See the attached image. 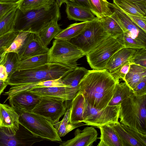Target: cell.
Returning <instances> with one entry per match:
<instances>
[{"instance_id": "1", "label": "cell", "mask_w": 146, "mask_h": 146, "mask_svg": "<svg viewBox=\"0 0 146 146\" xmlns=\"http://www.w3.org/2000/svg\"><path fill=\"white\" fill-rule=\"evenodd\" d=\"M117 83L106 70H88L79 83L77 93L94 108L106 107L113 96Z\"/></svg>"}, {"instance_id": "2", "label": "cell", "mask_w": 146, "mask_h": 146, "mask_svg": "<svg viewBox=\"0 0 146 146\" xmlns=\"http://www.w3.org/2000/svg\"><path fill=\"white\" fill-rule=\"evenodd\" d=\"M74 69L58 63H48L31 69L17 70L6 81L8 85L12 86L37 84L62 78Z\"/></svg>"}, {"instance_id": "3", "label": "cell", "mask_w": 146, "mask_h": 146, "mask_svg": "<svg viewBox=\"0 0 146 146\" xmlns=\"http://www.w3.org/2000/svg\"><path fill=\"white\" fill-rule=\"evenodd\" d=\"M59 7L56 1L38 8L23 13L19 10L15 30L38 33L51 22L61 19Z\"/></svg>"}, {"instance_id": "4", "label": "cell", "mask_w": 146, "mask_h": 146, "mask_svg": "<svg viewBox=\"0 0 146 146\" xmlns=\"http://www.w3.org/2000/svg\"><path fill=\"white\" fill-rule=\"evenodd\" d=\"M146 95L133 93L120 104L119 122L146 135Z\"/></svg>"}, {"instance_id": "5", "label": "cell", "mask_w": 146, "mask_h": 146, "mask_svg": "<svg viewBox=\"0 0 146 146\" xmlns=\"http://www.w3.org/2000/svg\"><path fill=\"white\" fill-rule=\"evenodd\" d=\"M14 109L18 115L19 123L33 134L46 140L62 141L54 125L47 119L31 112Z\"/></svg>"}, {"instance_id": "6", "label": "cell", "mask_w": 146, "mask_h": 146, "mask_svg": "<svg viewBox=\"0 0 146 146\" xmlns=\"http://www.w3.org/2000/svg\"><path fill=\"white\" fill-rule=\"evenodd\" d=\"M49 63L62 64L74 69L77 62L85 55L84 53L68 41L55 39L48 52Z\"/></svg>"}, {"instance_id": "7", "label": "cell", "mask_w": 146, "mask_h": 146, "mask_svg": "<svg viewBox=\"0 0 146 146\" xmlns=\"http://www.w3.org/2000/svg\"><path fill=\"white\" fill-rule=\"evenodd\" d=\"M124 47L117 39L108 36L86 55L87 61L93 70L104 69L111 57Z\"/></svg>"}, {"instance_id": "8", "label": "cell", "mask_w": 146, "mask_h": 146, "mask_svg": "<svg viewBox=\"0 0 146 146\" xmlns=\"http://www.w3.org/2000/svg\"><path fill=\"white\" fill-rule=\"evenodd\" d=\"M109 35L100 19L96 17L88 21L82 32L68 41L80 49L86 55Z\"/></svg>"}, {"instance_id": "9", "label": "cell", "mask_w": 146, "mask_h": 146, "mask_svg": "<svg viewBox=\"0 0 146 146\" xmlns=\"http://www.w3.org/2000/svg\"><path fill=\"white\" fill-rule=\"evenodd\" d=\"M120 105L107 106L100 109L94 108L85 100L82 122L86 125L98 127L118 121Z\"/></svg>"}, {"instance_id": "10", "label": "cell", "mask_w": 146, "mask_h": 146, "mask_svg": "<svg viewBox=\"0 0 146 146\" xmlns=\"http://www.w3.org/2000/svg\"><path fill=\"white\" fill-rule=\"evenodd\" d=\"M44 140H46L33 134L20 124L16 133L7 127H0V146H31Z\"/></svg>"}, {"instance_id": "11", "label": "cell", "mask_w": 146, "mask_h": 146, "mask_svg": "<svg viewBox=\"0 0 146 146\" xmlns=\"http://www.w3.org/2000/svg\"><path fill=\"white\" fill-rule=\"evenodd\" d=\"M40 97L39 102L30 112L45 118L54 125L66 112V101L54 98Z\"/></svg>"}, {"instance_id": "12", "label": "cell", "mask_w": 146, "mask_h": 146, "mask_svg": "<svg viewBox=\"0 0 146 146\" xmlns=\"http://www.w3.org/2000/svg\"><path fill=\"white\" fill-rule=\"evenodd\" d=\"M110 124L116 133L122 146H146V135L119 121Z\"/></svg>"}, {"instance_id": "13", "label": "cell", "mask_w": 146, "mask_h": 146, "mask_svg": "<svg viewBox=\"0 0 146 146\" xmlns=\"http://www.w3.org/2000/svg\"><path fill=\"white\" fill-rule=\"evenodd\" d=\"M49 49L43 42L38 33L31 32L17 54L20 61L47 53Z\"/></svg>"}, {"instance_id": "14", "label": "cell", "mask_w": 146, "mask_h": 146, "mask_svg": "<svg viewBox=\"0 0 146 146\" xmlns=\"http://www.w3.org/2000/svg\"><path fill=\"white\" fill-rule=\"evenodd\" d=\"M28 90L40 97L57 99L65 101L72 100L78 91V88L69 86L33 88Z\"/></svg>"}, {"instance_id": "15", "label": "cell", "mask_w": 146, "mask_h": 146, "mask_svg": "<svg viewBox=\"0 0 146 146\" xmlns=\"http://www.w3.org/2000/svg\"><path fill=\"white\" fill-rule=\"evenodd\" d=\"M41 99L40 96L25 90L11 96L8 100L10 105L14 109L30 112Z\"/></svg>"}, {"instance_id": "16", "label": "cell", "mask_w": 146, "mask_h": 146, "mask_svg": "<svg viewBox=\"0 0 146 146\" xmlns=\"http://www.w3.org/2000/svg\"><path fill=\"white\" fill-rule=\"evenodd\" d=\"M72 139L61 143L60 146H92L98 138L97 131L92 126L87 127L81 130L78 128Z\"/></svg>"}, {"instance_id": "17", "label": "cell", "mask_w": 146, "mask_h": 146, "mask_svg": "<svg viewBox=\"0 0 146 146\" xmlns=\"http://www.w3.org/2000/svg\"><path fill=\"white\" fill-rule=\"evenodd\" d=\"M19 117L10 105L0 103V127H5L16 133L19 127Z\"/></svg>"}, {"instance_id": "18", "label": "cell", "mask_w": 146, "mask_h": 146, "mask_svg": "<svg viewBox=\"0 0 146 146\" xmlns=\"http://www.w3.org/2000/svg\"><path fill=\"white\" fill-rule=\"evenodd\" d=\"M112 11L117 14L123 26L127 30L139 40L146 43V32L133 22L121 9L113 3H109Z\"/></svg>"}, {"instance_id": "19", "label": "cell", "mask_w": 146, "mask_h": 146, "mask_svg": "<svg viewBox=\"0 0 146 146\" xmlns=\"http://www.w3.org/2000/svg\"><path fill=\"white\" fill-rule=\"evenodd\" d=\"M137 49L125 47L120 49L111 57L105 69L110 74L115 72L121 66L129 62L130 58Z\"/></svg>"}, {"instance_id": "20", "label": "cell", "mask_w": 146, "mask_h": 146, "mask_svg": "<svg viewBox=\"0 0 146 146\" xmlns=\"http://www.w3.org/2000/svg\"><path fill=\"white\" fill-rule=\"evenodd\" d=\"M99 19L109 36L116 38L127 31L117 14L113 11L111 15Z\"/></svg>"}, {"instance_id": "21", "label": "cell", "mask_w": 146, "mask_h": 146, "mask_svg": "<svg viewBox=\"0 0 146 146\" xmlns=\"http://www.w3.org/2000/svg\"><path fill=\"white\" fill-rule=\"evenodd\" d=\"M66 13L70 20L82 22L90 21L96 17L89 9L72 4L66 3Z\"/></svg>"}, {"instance_id": "22", "label": "cell", "mask_w": 146, "mask_h": 146, "mask_svg": "<svg viewBox=\"0 0 146 146\" xmlns=\"http://www.w3.org/2000/svg\"><path fill=\"white\" fill-rule=\"evenodd\" d=\"M98 128L100 130L101 135L98 146H122L116 133L110 124Z\"/></svg>"}, {"instance_id": "23", "label": "cell", "mask_w": 146, "mask_h": 146, "mask_svg": "<svg viewBox=\"0 0 146 146\" xmlns=\"http://www.w3.org/2000/svg\"><path fill=\"white\" fill-rule=\"evenodd\" d=\"M146 78V68L130 63L128 72L123 80L132 90L141 81Z\"/></svg>"}, {"instance_id": "24", "label": "cell", "mask_w": 146, "mask_h": 146, "mask_svg": "<svg viewBox=\"0 0 146 146\" xmlns=\"http://www.w3.org/2000/svg\"><path fill=\"white\" fill-rule=\"evenodd\" d=\"M113 3L126 13L146 17V2L134 3L124 0H113Z\"/></svg>"}, {"instance_id": "25", "label": "cell", "mask_w": 146, "mask_h": 146, "mask_svg": "<svg viewBox=\"0 0 146 146\" xmlns=\"http://www.w3.org/2000/svg\"><path fill=\"white\" fill-rule=\"evenodd\" d=\"M70 113V121L72 123L82 122V116L85 99L83 95L77 93L72 100Z\"/></svg>"}, {"instance_id": "26", "label": "cell", "mask_w": 146, "mask_h": 146, "mask_svg": "<svg viewBox=\"0 0 146 146\" xmlns=\"http://www.w3.org/2000/svg\"><path fill=\"white\" fill-rule=\"evenodd\" d=\"M19 12L17 6L10 11L0 20V36L15 30Z\"/></svg>"}, {"instance_id": "27", "label": "cell", "mask_w": 146, "mask_h": 146, "mask_svg": "<svg viewBox=\"0 0 146 146\" xmlns=\"http://www.w3.org/2000/svg\"><path fill=\"white\" fill-rule=\"evenodd\" d=\"M131 88L124 81L117 83L115 86L113 96L108 106H116L120 105L125 98L133 93Z\"/></svg>"}, {"instance_id": "28", "label": "cell", "mask_w": 146, "mask_h": 146, "mask_svg": "<svg viewBox=\"0 0 146 146\" xmlns=\"http://www.w3.org/2000/svg\"><path fill=\"white\" fill-rule=\"evenodd\" d=\"M88 72L83 67L77 66L61 78L63 84L66 86L78 88V85Z\"/></svg>"}, {"instance_id": "29", "label": "cell", "mask_w": 146, "mask_h": 146, "mask_svg": "<svg viewBox=\"0 0 146 146\" xmlns=\"http://www.w3.org/2000/svg\"><path fill=\"white\" fill-rule=\"evenodd\" d=\"M70 107L68 108L62 119L59 121L54 126L58 135L60 137L64 136L74 129L80 126L86 125L82 122L72 123L70 121Z\"/></svg>"}, {"instance_id": "30", "label": "cell", "mask_w": 146, "mask_h": 146, "mask_svg": "<svg viewBox=\"0 0 146 146\" xmlns=\"http://www.w3.org/2000/svg\"><path fill=\"white\" fill-rule=\"evenodd\" d=\"M88 22L72 24L66 28L62 30L54 38L69 41L80 34L84 29Z\"/></svg>"}, {"instance_id": "31", "label": "cell", "mask_w": 146, "mask_h": 146, "mask_svg": "<svg viewBox=\"0 0 146 146\" xmlns=\"http://www.w3.org/2000/svg\"><path fill=\"white\" fill-rule=\"evenodd\" d=\"M49 63L48 52L20 60L17 70L34 68Z\"/></svg>"}, {"instance_id": "32", "label": "cell", "mask_w": 146, "mask_h": 146, "mask_svg": "<svg viewBox=\"0 0 146 146\" xmlns=\"http://www.w3.org/2000/svg\"><path fill=\"white\" fill-rule=\"evenodd\" d=\"M58 21L55 20L51 22L38 33L42 40L47 46L62 30L58 23Z\"/></svg>"}, {"instance_id": "33", "label": "cell", "mask_w": 146, "mask_h": 146, "mask_svg": "<svg viewBox=\"0 0 146 146\" xmlns=\"http://www.w3.org/2000/svg\"><path fill=\"white\" fill-rule=\"evenodd\" d=\"M92 8V12L99 19L109 16L113 11L108 1L103 0H88Z\"/></svg>"}, {"instance_id": "34", "label": "cell", "mask_w": 146, "mask_h": 146, "mask_svg": "<svg viewBox=\"0 0 146 146\" xmlns=\"http://www.w3.org/2000/svg\"><path fill=\"white\" fill-rule=\"evenodd\" d=\"M125 47L136 49L146 48V43L141 41L128 31L116 38Z\"/></svg>"}, {"instance_id": "35", "label": "cell", "mask_w": 146, "mask_h": 146, "mask_svg": "<svg viewBox=\"0 0 146 146\" xmlns=\"http://www.w3.org/2000/svg\"><path fill=\"white\" fill-rule=\"evenodd\" d=\"M56 0H21L17 3L19 11L25 13L42 7L53 3Z\"/></svg>"}, {"instance_id": "36", "label": "cell", "mask_w": 146, "mask_h": 146, "mask_svg": "<svg viewBox=\"0 0 146 146\" xmlns=\"http://www.w3.org/2000/svg\"><path fill=\"white\" fill-rule=\"evenodd\" d=\"M20 61L17 53L12 52L6 53L4 65L6 68L8 78L17 70Z\"/></svg>"}, {"instance_id": "37", "label": "cell", "mask_w": 146, "mask_h": 146, "mask_svg": "<svg viewBox=\"0 0 146 146\" xmlns=\"http://www.w3.org/2000/svg\"><path fill=\"white\" fill-rule=\"evenodd\" d=\"M31 32L29 31H18V34L13 39L10 46L5 51V53L12 52L17 54L27 36Z\"/></svg>"}, {"instance_id": "38", "label": "cell", "mask_w": 146, "mask_h": 146, "mask_svg": "<svg viewBox=\"0 0 146 146\" xmlns=\"http://www.w3.org/2000/svg\"><path fill=\"white\" fill-rule=\"evenodd\" d=\"M18 33V31L14 30L0 36V55L5 52Z\"/></svg>"}, {"instance_id": "39", "label": "cell", "mask_w": 146, "mask_h": 146, "mask_svg": "<svg viewBox=\"0 0 146 146\" xmlns=\"http://www.w3.org/2000/svg\"><path fill=\"white\" fill-rule=\"evenodd\" d=\"M129 61L146 68V48L137 49L130 58Z\"/></svg>"}, {"instance_id": "40", "label": "cell", "mask_w": 146, "mask_h": 146, "mask_svg": "<svg viewBox=\"0 0 146 146\" xmlns=\"http://www.w3.org/2000/svg\"><path fill=\"white\" fill-rule=\"evenodd\" d=\"M130 63L128 62L120 67L115 72L110 74L116 82H119L120 79L123 80L128 72L130 68Z\"/></svg>"}, {"instance_id": "41", "label": "cell", "mask_w": 146, "mask_h": 146, "mask_svg": "<svg viewBox=\"0 0 146 146\" xmlns=\"http://www.w3.org/2000/svg\"><path fill=\"white\" fill-rule=\"evenodd\" d=\"M60 86H66L63 83L61 78L47 80L40 82L37 83L36 86L34 88Z\"/></svg>"}, {"instance_id": "42", "label": "cell", "mask_w": 146, "mask_h": 146, "mask_svg": "<svg viewBox=\"0 0 146 146\" xmlns=\"http://www.w3.org/2000/svg\"><path fill=\"white\" fill-rule=\"evenodd\" d=\"M123 12L136 25L146 32V17L134 15Z\"/></svg>"}, {"instance_id": "43", "label": "cell", "mask_w": 146, "mask_h": 146, "mask_svg": "<svg viewBox=\"0 0 146 146\" xmlns=\"http://www.w3.org/2000/svg\"><path fill=\"white\" fill-rule=\"evenodd\" d=\"M17 6V3L0 2V20L10 11Z\"/></svg>"}, {"instance_id": "44", "label": "cell", "mask_w": 146, "mask_h": 146, "mask_svg": "<svg viewBox=\"0 0 146 146\" xmlns=\"http://www.w3.org/2000/svg\"><path fill=\"white\" fill-rule=\"evenodd\" d=\"M133 91L136 96H141L146 95V78L140 82Z\"/></svg>"}, {"instance_id": "45", "label": "cell", "mask_w": 146, "mask_h": 146, "mask_svg": "<svg viewBox=\"0 0 146 146\" xmlns=\"http://www.w3.org/2000/svg\"><path fill=\"white\" fill-rule=\"evenodd\" d=\"M66 3L72 4L83 7L92 11V8L88 0H66Z\"/></svg>"}, {"instance_id": "46", "label": "cell", "mask_w": 146, "mask_h": 146, "mask_svg": "<svg viewBox=\"0 0 146 146\" xmlns=\"http://www.w3.org/2000/svg\"><path fill=\"white\" fill-rule=\"evenodd\" d=\"M8 78V75L5 67L3 64H0V80L6 81Z\"/></svg>"}, {"instance_id": "47", "label": "cell", "mask_w": 146, "mask_h": 146, "mask_svg": "<svg viewBox=\"0 0 146 146\" xmlns=\"http://www.w3.org/2000/svg\"><path fill=\"white\" fill-rule=\"evenodd\" d=\"M8 85L6 81L0 80V96Z\"/></svg>"}, {"instance_id": "48", "label": "cell", "mask_w": 146, "mask_h": 146, "mask_svg": "<svg viewBox=\"0 0 146 146\" xmlns=\"http://www.w3.org/2000/svg\"><path fill=\"white\" fill-rule=\"evenodd\" d=\"M6 53L4 52L3 54L0 55V64L4 65L5 62V58Z\"/></svg>"}, {"instance_id": "49", "label": "cell", "mask_w": 146, "mask_h": 146, "mask_svg": "<svg viewBox=\"0 0 146 146\" xmlns=\"http://www.w3.org/2000/svg\"><path fill=\"white\" fill-rule=\"evenodd\" d=\"M21 0H0L2 2L17 3Z\"/></svg>"}, {"instance_id": "50", "label": "cell", "mask_w": 146, "mask_h": 146, "mask_svg": "<svg viewBox=\"0 0 146 146\" xmlns=\"http://www.w3.org/2000/svg\"><path fill=\"white\" fill-rule=\"evenodd\" d=\"M56 1L59 7H60L63 3H66V0H56Z\"/></svg>"}, {"instance_id": "51", "label": "cell", "mask_w": 146, "mask_h": 146, "mask_svg": "<svg viewBox=\"0 0 146 146\" xmlns=\"http://www.w3.org/2000/svg\"><path fill=\"white\" fill-rule=\"evenodd\" d=\"M127 1L134 3L146 2V0H124Z\"/></svg>"}, {"instance_id": "52", "label": "cell", "mask_w": 146, "mask_h": 146, "mask_svg": "<svg viewBox=\"0 0 146 146\" xmlns=\"http://www.w3.org/2000/svg\"><path fill=\"white\" fill-rule=\"evenodd\" d=\"M104 1H107V0H103Z\"/></svg>"}]
</instances>
